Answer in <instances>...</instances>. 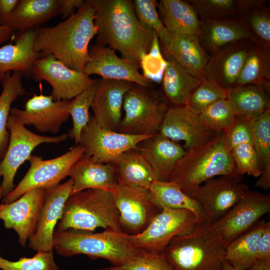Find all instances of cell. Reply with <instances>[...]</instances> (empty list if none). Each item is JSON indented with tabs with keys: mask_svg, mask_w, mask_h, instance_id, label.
Returning a JSON list of instances; mask_svg holds the SVG:
<instances>
[{
	"mask_svg": "<svg viewBox=\"0 0 270 270\" xmlns=\"http://www.w3.org/2000/svg\"><path fill=\"white\" fill-rule=\"evenodd\" d=\"M90 0L94 8L98 28L96 44L108 46L118 52L122 58L140 66L156 34L139 22L133 0Z\"/></svg>",
	"mask_w": 270,
	"mask_h": 270,
	"instance_id": "cell-1",
	"label": "cell"
},
{
	"mask_svg": "<svg viewBox=\"0 0 270 270\" xmlns=\"http://www.w3.org/2000/svg\"><path fill=\"white\" fill-rule=\"evenodd\" d=\"M90 0L68 18L52 26L38 28L34 50L40 58L52 56L69 68L82 72L88 58L89 44L98 33Z\"/></svg>",
	"mask_w": 270,
	"mask_h": 270,
	"instance_id": "cell-2",
	"label": "cell"
},
{
	"mask_svg": "<svg viewBox=\"0 0 270 270\" xmlns=\"http://www.w3.org/2000/svg\"><path fill=\"white\" fill-rule=\"evenodd\" d=\"M234 174V162L226 144L224 132H221L186 151L176 164L168 181L176 184L194 199L198 188L206 180L215 176Z\"/></svg>",
	"mask_w": 270,
	"mask_h": 270,
	"instance_id": "cell-3",
	"label": "cell"
},
{
	"mask_svg": "<svg viewBox=\"0 0 270 270\" xmlns=\"http://www.w3.org/2000/svg\"><path fill=\"white\" fill-rule=\"evenodd\" d=\"M53 246L62 256L85 254L92 259L108 260L113 267L124 266L134 258L138 250L130 242L126 234L111 229L101 232L68 229L54 230Z\"/></svg>",
	"mask_w": 270,
	"mask_h": 270,
	"instance_id": "cell-4",
	"label": "cell"
},
{
	"mask_svg": "<svg viewBox=\"0 0 270 270\" xmlns=\"http://www.w3.org/2000/svg\"><path fill=\"white\" fill-rule=\"evenodd\" d=\"M225 248L204 220L173 238L162 252L174 270H222Z\"/></svg>",
	"mask_w": 270,
	"mask_h": 270,
	"instance_id": "cell-5",
	"label": "cell"
},
{
	"mask_svg": "<svg viewBox=\"0 0 270 270\" xmlns=\"http://www.w3.org/2000/svg\"><path fill=\"white\" fill-rule=\"evenodd\" d=\"M98 228L122 232L113 194L87 189L70 195L64 204L57 230L94 232Z\"/></svg>",
	"mask_w": 270,
	"mask_h": 270,
	"instance_id": "cell-6",
	"label": "cell"
},
{
	"mask_svg": "<svg viewBox=\"0 0 270 270\" xmlns=\"http://www.w3.org/2000/svg\"><path fill=\"white\" fill-rule=\"evenodd\" d=\"M134 86L124 94V116L118 132L132 135H152L159 132L170 107L164 98L144 88Z\"/></svg>",
	"mask_w": 270,
	"mask_h": 270,
	"instance_id": "cell-7",
	"label": "cell"
},
{
	"mask_svg": "<svg viewBox=\"0 0 270 270\" xmlns=\"http://www.w3.org/2000/svg\"><path fill=\"white\" fill-rule=\"evenodd\" d=\"M10 133L8 148L0 162V194L2 198L14 188V176L20 166L31 156L32 150L43 143L59 142L66 140L68 134L56 136L37 134L28 130L19 120L10 114L7 122Z\"/></svg>",
	"mask_w": 270,
	"mask_h": 270,
	"instance_id": "cell-8",
	"label": "cell"
},
{
	"mask_svg": "<svg viewBox=\"0 0 270 270\" xmlns=\"http://www.w3.org/2000/svg\"><path fill=\"white\" fill-rule=\"evenodd\" d=\"M201 221L190 210L162 208L142 233L126 238L138 250L160 254L173 238L191 232Z\"/></svg>",
	"mask_w": 270,
	"mask_h": 270,
	"instance_id": "cell-9",
	"label": "cell"
},
{
	"mask_svg": "<svg viewBox=\"0 0 270 270\" xmlns=\"http://www.w3.org/2000/svg\"><path fill=\"white\" fill-rule=\"evenodd\" d=\"M84 152V147L78 144L62 155L50 160L31 155L28 172L12 192L2 198V202H12L36 188L46 190L57 186L68 176L70 169L83 157Z\"/></svg>",
	"mask_w": 270,
	"mask_h": 270,
	"instance_id": "cell-10",
	"label": "cell"
},
{
	"mask_svg": "<svg viewBox=\"0 0 270 270\" xmlns=\"http://www.w3.org/2000/svg\"><path fill=\"white\" fill-rule=\"evenodd\" d=\"M152 135H132L104 128L90 116L81 132L80 144L84 148V158L94 163H112L124 152L138 150L139 144Z\"/></svg>",
	"mask_w": 270,
	"mask_h": 270,
	"instance_id": "cell-11",
	"label": "cell"
},
{
	"mask_svg": "<svg viewBox=\"0 0 270 270\" xmlns=\"http://www.w3.org/2000/svg\"><path fill=\"white\" fill-rule=\"evenodd\" d=\"M270 211L269 195L249 190L223 216L209 225V228L226 248Z\"/></svg>",
	"mask_w": 270,
	"mask_h": 270,
	"instance_id": "cell-12",
	"label": "cell"
},
{
	"mask_svg": "<svg viewBox=\"0 0 270 270\" xmlns=\"http://www.w3.org/2000/svg\"><path fill=\"white\" fill-rule=\"evenodd\" d=\"M113 194L120 228L128 235L142 233L162 209L148 189L118 185Z\"/></svg>",
	"mask_w": 270,
	"mask_h": 270,
	"instance_id": "cell-13",
	"label": "cell"
},
{
	"mask_svg": "<svg viewBox=\"0 0 270 270\" xmlns=\"http://www.w3.org/2000/svg\"><path fill=\"white\" fill-rule=\"evenodd\" d=\"M241 176L234 174L213 178L198 188L194 199L208 224L223 216L249 190L248 186L242 182Z\"/></svg>",
	"mask_w": 270,
	"mask_h": 270,
	"instance_id": "cell-14",
	"label": "cell"
},
{
	"mask_svg": "<svg viewBox=\"0 0 270 270\" xmlns=\"http://www.w3.org/2000/svg\"><path fill=\"white\" fill-rule=\"evenodd\" d=\"M32 76L44 80L52 87L54 100H69L97 84L99 80L90 78L83 72L72 70L52 56L40 58L34 63Z\"/></svg>",
	"mask_w": 270,
	"mask_h": 270,
	"instance_id": "cell-15",
	"label": "cell"
},
{
	"mask_svg": "<svg viewBox=\"0 0 270 270\" xmlns=\"http://www.w3.org/2000/svg\"><path fill=\"white\" fill-rule=\"evenodd\" d=\"M46 192L44 188H36L12 202L0 204V219L6 228L14 230L23 246L36 230Z\"/></svg>",
	"mask_w": 270,
	"mask_h": 270,
	"instance_id": "cell-16",
	"label": "cell"
},
{
	"mask_svg": "<svg viewBox=\"0 0 270 270\" xmlns=\"http://www.w3.org/2000/svg\"><path fill=\"white\" fill-rule=\"evenodd\" d=\"M140 66L122 57L107 46L95 44L89 48L88 58L82 72L90 76L96 74L102 78L128 82L147 88L152 82L138 70Z\"/></svg>",
	"mask_w": 270,
	"mask_h": 270,
	"instance_id": "cell-17",
	"label": "cell"
},
{
	"mask_svg": "<svg viewBox=\"0 0 270 270\" xmlns=\"http://www.w3.org/2000/svg\"><path fill=\"white\" fill-rule=\"evenodd\" d=\"M158 133L176 142H184L188 150L204 144L217 134L208 128L200 114L187 105L170 108Z\"/></svg>",
	"mask_w": 270,
	"mask_h": 270,
	"instance_id": "cell-18",
	"label": "cell"
},
{
	"mask_svg": "<svg viewBox=\"0 0 270 270\" xmlns=\"http://www.w3.org/2000/svg\"><path fill=\"white\" fill-rule=\"evenodd\" d=\"M70 102L55 100L52 95L34 94L26 102L24 110L12 108L10 114L24 126L33 125L40 132L56 134L70 116L67 111Z\"/></svg>",
	"mask_w": 270,
	"mask_h": 270,
	"instance_id": "cell-19",
	"label": "cell"
},
{
	"mask_svg": "<svg viewBox=\"0 0 270 270\" xmlns=\"http://www.w3.org/2000/svg\"><path fill=\"white\" fill-rule=\"evenodd\" d=\"M73 180L70 178L46 192L45 200L40 209L36 230L28 238V247L37 252L53 250L54 228L62 217L64 204L70 196Z\"/></svg>",
	"mask_w": 270,
	"mask_h": 270,
	"instance_id": "cell-20",
	"label": "cell"
},
{
	"mask_svg": "<svg viewBox=\"0 0 270 270\" xmlns=\"http://www.w3.org/2000/svg\"><path fill=\"white\" fill-rule=\"evenodd\" d=\"M134 86L126 81L99 80L91 108L92 117L100 127L118 132L124 94Z\"/></svg>",
	"mask_w": 270,
	"mask_h": 270,
	"instance_id": "cell-21",
	"label": "cell"
},
{
	"mask_svg": "<svg viewBox=\"0 0 270 270\" xmlns=\"http://www.w3.org/2000/svg\"><path fill=\"white\" fill-rule=\"evenodd\" d=\"M252 42V38L234 42L210 56L206 68V78L227 90L235 87Z\"/></svg>",
	"mask_w": 270,
	"mask_h": 270,
	"instance_id": "cell-22",
	"label": "cell"
},
{
	"mask_svg": "<svg viewBox=\"0 0 270 270\" xmlns=\"http://www.w3.org/2000/svg\"><path fill=\"white\" fill-rule=\"evenodd\" d=\"M200 43L210 57L234 42L252 38L241 16L200 19Z\"/></svg>",
	"mask_w": 270,
	"mask_h": 270,
	"instance_id": "cell-23",
	"label": "cell"
},
{
	"mask_svg": "<svg viewBox=\"0 0 270 270\" xmlns=\"http://www.w3.org/2000/svg\"><path fill=\"white\" fill-rule=\"evenodd\" d=\"M138 150L150 165L156 180L168 182L176 164L186 151L176 142L160 133L142 140Z\"/></svg>",
	"mask_w": 270,
	"mask_h": 270,
	"instance_id": "cell-24",
	"label": "cell"
},
{
	"mask_svg": "<svg viewBox=\"0 0 270 270\" xmlns=\"http://www.w3.org/2000/svg\"><path fill=\"white\" fill-rule=\"evenodd\" d=\"M36 29L30 30L14 38V44L0 48V82L10 72L20 71L24 76H32L34 62L40 58L34 48Z\"/></svg>",
	"mask_w": 270,
	"mask_h": 270,
	"instance_id": "cell-25",
	"label": "cell"
},
{
	"mask_svg": "<svg viewBox=\"0 0 270 270\" xmlns=\"http://www.w3.org/2000/svg\"><path fill=\"white\" fill-rule=\"evenodd\" d=\"M68 176L73 180L70 195L87 189L102 190L114 194L118 186L112 163H94L83 157L73 166Z\"/></svg>",
	"mask_w": 270,
	"mask_h": 270,
	"instance_id": "cell-26",
	"label": "cell"
},
{
	"mask_svg": "<svg viewBox=\"0 0 270 270\" xmlns=\"http://www.w3.org/2000/svg\"><path fill=\"white\" fill-rule=\"evenodd\" d=\"M160 48L167 62L162 81L164 98L173 106L186 105L192 93L202 81Z\"/></svg>",
	"mask_w": 270,
	"mask_h": 270,
	"instance_id": "cell-27",
	"label": "cell"
},
{
	"mask_svg": "<svg viewBox=\"0 0 270 270\" xmlns=\"http://www.w3.org/2000/svg\"><path fill=\"white\" fill-rule=\"evenodd\" d=\"M157 4L161 20L172 37L186 34L198 36L200 19L188 0H161Z\"/></svg>",
	"mask_w": 270,
	"mask_h": 270,
	"instance_id": "cell-28",
	"label": "cell"
},
{
	"mask_svg": "<svg viewBox=\"0 0 270 270\" xmlns=\"http://www.w3.org/2000/svg\"><path fill=\"white\" fill-rule=\"evenodd\" d=\"M58 0H19L6 26L17 35L46 22L58 14Z\"/></svg>",
	"mask_w": 270,
	"mask_h": 270,
	"instance_id": "cell-29",
	"label": "cell"
},
{
	"mask_svg": "<svg viewBox=\"0 0 270 270\" xmlns=\"http://www.w3.org/2000/svg\"><path fill=\"white\" fill-rule=\"evenodd\" d=\"M160 46L182 66L201 81L206 78V68L210 56L203 50L197 36H178L173 37L167 46Z\"/></svg>",
	"mask_w": 270,
	"mask_h": 270,
	"instance_id": "cell-30",
	"label": "cell"
},
{
	"mask_svg": "<svg viewBox=\"0 0 270 270\" xmlns=\"http://www.w3.org/2000/svg\"><path fill=\"white\" fill-rule=\"evenodd\" d=\"M118 185L150 189L156 180L154 173L138 150H130L112 163Z\"/></svg>",
	"mask_w": 270,
	"mask_h": 270,
	"instance_id": "cell-31",
	"label": "cell"
},
{
	"mask_svg": "<svg viewBox=\"0 0 270 270\" xmlns=\"http://www.w3.org/2000/svg\"><path fill=\"white\" fill-rule=\"evenodd\" d=\"M250 84L261 86L270 92V46L254 40L236 86Z\"/></svg>",
	"mask_w": 270,
	"mask_h": 270,
	"instance_id": "cell-32",
	"label": "cell"
},
{
	"mask_svg": "<svg viewBox=\"0 0 270 270\" xmlns=\"http://www.w3.org/2000/svg\"><path fill=\"white\" fill-rule=\"evenodd\" d=\"M266 221L256 222L248 230L231 242L225 248L224 258L235 270H245L257 260L260 238Z\"/></svg>",
	"mask_w": 270,
	"mask_h": 270,
	"instance_id": "cell-33",
	"label": "cell"
},
{
	"mask_svg": "<svg viewBox=\"0 0 270 270\" xmlns=\"http://www.w3.org/2000/svg\"><path fill=\"white\" fill-rule=\"evenodd\" d=\"M270 94L257 85L237 86L228 90L227 99L236 115L252 117L270 109Z\"/></svg>",
	"mask_w": 270,
	"mask_h": 270,
	"instance_id": "cell-34",
	"label": "cell"
},
{
	"mask_svg": "<svg viewBox=\"0 0 270 270\" xmlns=\"http://www.w3.org/2000/svg\"><path fill=\"white\" fill-rule=\"evenodd\" d=\"M23 76L20 72L14 71L12 74H8L1 82L2 91L0 95V162L6 154L9 143L10 133L6 126L12 104L26 92L22 82Z\"/></svg>",
	"mask_w": 270,
	"mask_h": 270,
	"instance_id": "cell-35",
	"label": "cell"
},
{
	"mask_svg": "<svg viewBox=\"0 0 270 270\" xmlns=\"http://www.w3.org/2000/svg\"><path fill=\"white\" fill-rule=\"evenodd\" d=\"M150 190L154 200L162 208L186 210L204 220L201 208L197 200L185 194L175 183L155 180Z\"/></svg>",
	"mask_w": 270,
	"mask_h": 270,
	"instance_id": "cell-36",
	"label": "cell"
},
{
	"mask_svg": "<svg viewBox=\"0 0 270 270\" xmlns=\"http://www.w3.org/2000/svg\"><path fill=\"white\" fill-rule=\"evenodd\" d=\"M200 19L241 16L255 0H190Z\"/></svg>",
	"mask_w": 270,
	"mask_h": 270,
	"instance_id": "cell-37",
	"label": "cell"
},
{
	"mask_svg": "<svg viewBox=\"0 0 270 270\" xmlns=\"http://www.w3.org/2000/svg\"><path fill=\"white\" fill-rule=\"evenodd\" d=\"M268 1L258 0L241 17L252 39L270 46V8Z\"/></svg>",
	"mask_w": 270,
	"mask_h": 270,
	"instance_id": "cell-38",
	"label": "cell"
},
{
	"mask_svg": "<svg viewBox=\"0 0 270 270\" xmlns=\"http://www.w3.org/2000/svg\"><path fill=\"white\" fill-rule=\"evenodd\" d=\"M98 83L78 94L73 100L70 101L68 106L67 111L72 116L73 123L68 136L74 140L76 145L80 144L82 130L90 120L89 110L96 92Z\"/></svg>",
	"mask_w": 270,
	"mask_h": 270,
	"instance_id": "cell-39",
	"label": "cell"
},
{
	"mask_svg": "<svg viewBox=\"0 0 270 270\" xmlns=\"http://www.w3.org/2000/svg\"><path fill=\"white\" fill-rule=\"evenodd\" d=\"M250 118L253 132V146L261 172L270 170V109Z\"/></svg>",
	"mask_w": 270,
	"mask_h": 270,
	"instance_id": "cell-40",
	"label": "cell"
},
{
	"mask_svg": "<svg viewBox=\"0 0 270 270\" xmlns=\"http://www.w3.org/2000/svg\"><path fill=\"white\" fill-rule=\"evenodd\" d=\"M136 17L140 24L156 34L161 46H167L173 37L168 31L159 17L157 2L154 0H134Z\"/></svg>",
	"mask_w": 270,
	"mask_h": 270,
	"instance_id": "cell-41",
	"label": "cell"
},
{
	"mask_svg": "<svg viewBox=\"0 0 270 270\" xmlns=\"http://www.w3.org/2000/svg\"><path fill=\"white\" fill-rule=\"evenodd\" d=\"M204 124L216 133L224 132L234 122L236 114L228 99L218 100L200 113Z\"/></svg>",
	"mask_w": 270,
	"mask_h": 270,
	"instance_id": "cell-42",
	"label": "cell"
},
{
	"mask_svg": "<svg viewBox=\"0 0 270 270\" xmlns=\"http://www.w3.org/2000/svg\"><path fill=\"white\" fill-rule=\"evenodd\" d=\"M228 90L217 82L206 78L192 93L187 106L194 112L200 114L206 107L222 99H227Z\"/></svg>",
	"mask_w": 270,
	"mask_h": 270,
	"instance_id": "cell-43",
	"label": "cell"
},
{
	"mask_svg": "<svg viewBox=\"0 0 270 270\" xmlns=\"http://www.w3.org/2000/svg\"><path fill=\"white\" fill-rule=\"evenodd\" d=\"M0 269L2 270H60L53 250L38 251L32 258L22 257L16 261H10L0 255Z\"/></svg>",
	"mask_w": 270,
	"mask_h": 270,
	"instance_id": "cell-44",
	"label": "cell"
},
{
	"mask_svg": "<svg viewBox=\"0 0 270 270\" xmlns=\"http://www.w3.org/2000/svg\"><path fill=\"white\" fill-rule=\"evenodd\" d=\"M167 64L160 48L159 38L156 34L149 51L141 58L140 66L142 70V75L156 83L162 82L164 71Z\"/></svg>",
	"mask_w": 270,
	"mask_h": 270,
	"instance_id": "cell-45",
	"label": "cell"
},
{
	"mask_svg": "<svg viewBox=\"0 0 270 270\" xmlns=\"http://www.w3.org/2000/svg\"><path fill=\"white\" fill-rule=\"evenodd\" d=\"M230 152L234 162L236 174L242 176L247 174L256 178L260 176L261 170L253 145L249 144H240L234 147Z\"/></svg>",
	"mask_w": 270,
	"mask_h": 270,
	"instance_id": "cell-46",
	"label": "cell"
},
{
	"mask_svg": "<svg viewBox=\"0 0 270 270\" xmlns=\"http://www.w3.org/2000/svg\"><path fill=\"white\" fill-rule=\"evenodd\" d=\"M100 270H174L162 254L138 250L136 256L120 267L110 266Z\"/></svg>",
	"mask_w": 270,
	"mask_h": 270,
	"instance_id": "cell-47",
	"label": "cell"
},
{
	"mask_svg": "<svg viewBox=\"0 0 270 270\" xmlns=\"http://www.w3.org/2000/svg\"><path fill=\"white\" fill-rule=\"evenodd\" d=\"M224 134L226 144L230 151L240 144L253 145V132L250 117L236 115L232 124Z\"/></svg>",
	"mask_w": 270,
	"mask_h": 270,
	"instance_id": "cell-48",
	"label": "cell"
},
{
	"mask_svg": "<svg viewBox=\"0 0 270 270\" xmlns=\"http://www.w3.org/2000/svg\"><path fill=\"white\" fill-rule=\"evenodd\" d=\"M257 260H270V222H266L264 228L260 238Z\"/></svg>",
	"mask_w": 270,
	"mask_h": 270,
	"instance_id": "cell-49",
	"label": "cell"
},
{
	"mask_svg": "<svg viewBox=\"0 0 270 270\" xmlns=\"http://www.w3.org/2000/svg\"><path fill=\"white\" fill-rule=\"evenodd\" d=\"M59 10L58 14L66 20L74 13L76 10H78L83 6L86 0H58Z\"/></svg>",
	"mask_w": 270,
	"mask_h": 270,
	"instance_id": "cell-50",
	"label": "cell"
},
{
	"mask_svg": "<svg viewBox=\"0 0 270 270\" xmlns=\"http://www.w3.org/2000/svg\"><path fill=\"white\" fill-rule=\"evenodd\" d=\"M19 0H0V24L6 26Z\"/></svg>",
	"mask_w": 270,
	"mask_h": 270,
	"instance_id": "cell-51",
	"label": "cell"
},
{
	"mask_svg": "<svg viewBox=\"0 0 270 270\" xmlns=\"http://www.w3.org/2000/svg\"><path fill=\"white\" fill-rule=\"evenodd\" d=\"M16 32L10 27L0 24V44L8 42L15 38Z\"/></svg>",
	"mask_w": 270,
	"mask_h": 270,
	"instance_id": "cell-52",
	"label": "cell"
},
{
	"mask_svg": "<svg viewBox=\"0 0 270 270\" xmlns=\"http://www.w3.org/2000/svg\"><path fill=\"white\" fill-rule=\"evenodd\" d=\"M245 270H270V260H256L249 268Z\"/></svg>",
	"mask_w": 270,
	"mask_h": 270,
	"instance_id": "cell-53",
	"label": "cell"
},
{
	"mask_svg": "<svg viewBox=\"0 0 270 270\" xmlns=\"http://www.w3.org/2000/svg\"><path fill=\"white\" fill-rule=\"evenodd\" d=\"M222 270H235L229 262L225 260L223 265Z\"/></svg>",
	"mask_w": 270,
	"mask_h": 270,
	"instance_id": "cell-54",
	"label": "cell"
},
{
	"mask_svg": "<svg viewBox=\"0 0 270 270\" xmlns=\"http://www.w3.org/2000/svg\"><path fill=\"white\" fill-rule=\"evenodd\" d=\"M1 198H2V196H1V194H0V199H1Z\"/></svg>",
	"mask_w": 270,
	"mask_h": 270,
	"instance_id": "cell-55",
	"label": "cell"
}]
</instances>
